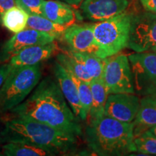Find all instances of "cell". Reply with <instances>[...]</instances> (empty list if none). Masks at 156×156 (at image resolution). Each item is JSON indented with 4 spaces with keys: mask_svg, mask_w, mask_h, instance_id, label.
Here are the masks:
<instances>
[{
    "mask_svg": "<svg viewBox=\"0 0 156 156\" xmlns=\"http://www.w3.org/2000/svg\"><path fill=\"white\" fill-rule=\"evenodd\" d=\"M128 58L134 90L144 96L156 95V51L135 52Z\"/></svg>",
    "mask_w": 156,
    "mask_h": 156,
    "instance_id": "52a82bcc",
    "label": "cell"
},
{
    "mask_svg": "<svg viewBox=\"0 0 156 156\" xmlns=\"http://www.w3.org/2000/svg\"><path fill=\"white\" fill-rule=\"evenodd\" d=\"M27 28L46 33L56 39L63 36L64 30L67 27L52 22L41 15H29Z\"/></svg>",
    "mask_w": 156,
    "mask_h": 156,
    "instance_id": "ffe728a7",
    "label": "cell"
},
{
    "mask_svg": "<svg viewBox=\"0 0 156 156\" xmlns=\"http://www.w3.org/2000/svg\"><path fill=\"white\" fill-rule=\"evenodd\" d=\"M155 96H156V95H155Z\"/></svg>",
    "mask_w": 156,
    "mask_h": 156,
    "instance_id": "1f68e13d",
    "label": "cell"
},
{
    "mask_svg": "<svg viewBox=\"0 0 156 156\" xmlns=\"http://www.w3.org/2000/svg\"><path fill=\"white\" fill-rule=\"evenodd\" d=\"M41 77L40 64L12 67L0 88V115L11 112L32 93Z\"/></svg>",
    "mask_w": 156,
    "mask_h": 156,
    "instance_id": "277c9868",
    "label": "cell"
},
{
    "mask_svg": "<svg viewBox=\"0 0 156 156\" xmlns=\"http://www.w3.org/2000/svg\"><path fill=\"white\" fill-rule=\"evenodd\" d=\"M132 124L134 137L156 125V96L147 95L140 100V106Z\"/></svg>",
    "mask_w": 156,
    "mask_h": 156,
    "instance_id": "9a60e30c",
    "label": "cell"
},
{
    "mask_svg": "<svg viewBox=\"0 0 156 156\" xmlns=\"http://www.w3.org/2000/svg\"><path fill=\"white\" fill-rule=\"evenodd\" d=\"M101 79L108 95L135 91L129 58L124 54H117L104 58Z\"/></svg>",
    "mask_w": 156,
    "mask_h": 156,
    "instance_id": "8992f818",
    "label": "cell"
},
{
    "mask_svg": "<svg viewBox=\"0 0 156 156\" xmlns=\"http://www.w3.org/2000/svg\"><path fill=\"white\" fill-rule=\"evenodd\" d=\"M134 145L136 152L146 155H156V137L144 132L134 137Z\"/></svg>",
    "mask_w": 156,
    "mask_h": 156,
    "instance_id": "cb8c5ba5",
    "label": "cell"
},
{
    "mask_svg": "<svg viewBox=\"0 0 156 156\" xmlns=\"http://www.w3.org/2000/svg\"><path fill=\"white\" fill-rule=\"evenodd\" d=\"M29 14L15 5L2 15L0 23L11 32L17 34L26 28Z\"/></svg>",
    "mask_w": 156,
    "mask_h": 156,
    "instance_id": "d6986e66",
    "label": "cell"
},
{
    "mask_svg": "<svg viewBox=\"0 0 156 156\" xmlns=\"http://www.w3.org/2000/svg\"><path fill=\"white\" fill-rule=\"evenodd\" d=\"M55 38L51 35L32 28H25L4 43L0 47V63L9 61L15 54L23 48L37 44L54 42Z\"/></svg>",
    "mask_w": 156,
    "mask_h": 156,
    "instance_id": "9c48e42d",
    "label": "cell"
},
{
    "mask_svg": "<svg viewBox=\"0 0 156 156\" xmlns=\"http://www.w3.org/2000/svg\"><path fill=\"white\" fill-rule=\"evenodd\" d=\"M127 48L134 51H156V14L147 12L132 17Z\"/></svg>",
    "mask_w": 156,
    "mask_h": 156,
    "instance_id": "ba28073f",
    "label": "cell"
},
{
    "mask_svg": "<svg viewBox=\"0 0 156 156\" xmlns=\"http://www.w3.org/2000/svg\"><path fill=\"white\" fill-rule=\"evenodd\" d=\"M59 1L67 3L68 5L73 6V7H77L80 5L83 0H59Z\"/></svg>",
    "mask_w": 156,
    "mask_h": 156,
    "instance_id": "f1b7e54d",
    "label": "cell"
},
{
    "mask_svg": "<svg viewBox=\"0 0 156 156\" xmlns=\"http://www.w3.org/2000/svg\"><path fill=\"white\" fill-rule=\"evenodd\" d=\"M44 1L45 0H15V4L29 15L43 16L42 8Z\"/></svg>",
    "mask_w": 156,
    "mask_h": 156,
    "instance_id": "d4e9b609",
    "label": "cell"
},
{
    "mask_svg": "<svg viewBox=\"0 0 156 156\" xmlns=\"http://www.w3.org/2000/svg\"><path fill=\"white\" fill-rule=\"evenodd\" d=\"M132 122H123L103 115L90 120L86 129L89 147L99 155H122L136 152Z\"/></svg>",
    "mask_w": 156,
    "mask_h": 156,
    "instance_id": "3957f363",
    "label": "cell"
},
{
    "mask_svg": "<svg viewBox=\"0 0 156 156\" xmlns=\"http://www.w3.org/2000/svg\"><path fill=\"white\" fill-rule=\"evenodd\" d=\"M92 93V105L89 115L90 120L100 118L104 115V108L108 93L102 79L92 80L90 83Z\"/></svg>",
    "mask_w": 156,
    "mask_h": 156,
    "instance_id": "ac0fdd59",
    "label": "cell"
},
{
    "mask_svg": "<svg viewBox=\"0 0 156 156\" xmlns=\"http://www.w3.org/2000/svg\"><path fill=\"white\" fill-rule=\"evenodd\" d=\"M15 5V0H0V20L4 13Z\"/></svg>",
    "mask_w": 156,
    "mask_h": 156,
    "instance_id": "4316f807",
    "label": "cell"
},
{
    "mask_svg": "<svg viewBox=\"0 0 156 156\" xmlns=\"http://www.w3.org/2000/svg\"><path fill=\"white\" fill-rule=\"evenodd\" d=\"M4 144L2 137L1 136V132H0V153H2V145ZM1 155V154H0Z\"/></svg>",
    "mask_w": 156,
    "mask_h": 156,
    "instance_id": "4dcf8cb0",
    "label": "cell"
},
{
    "mask_svg": "<svg viewBox=\"0 0 156 156\" xmlns=\"http://www.w3.org/2000/svg\"><path fill=\"white\" fill-rule=\"evenodd\" d=\"M132 16L125 12L108 20L92 24L98 46L95 54L105 58L127 47Z\"/></svg>",
    "mask_w": 156,
    "mask_h": 156,
    "instance_id": "5b68a950",
    "label": "cell"
},
{
    "mask_svg": "<svg viewBox=\"0 0 156 156\" xmlns=\"http://www.w3.org/2000/svg\"><path fill=\"white\" fill-rule=\"evenodd\" d=\"M62 38L72 51L95 54L98 46L93 34L92 24L69 25L64 30Z\"/></svg>",
    "mask_w": 156,
    "mask_h": 156,
    "instance_id": "7c38bea8",
    "label": "cell"
},
{
    "mask_svg": "<svg viewBox=\"0 0 156 156\" xmlns=\"http://www.w3.org/2000/svg\"><path fill=\"white\" fill-rule=\"evenodd\" d=\"M56 48L54 42L34 45L20 51L10 58L9 62L14 67L35 65L49 58Z\"/></svg>",
    "mask_w": 156,
    "mask_h": 156,
    "instance_id": "5bb4252c",
    "label": "cell"
},
{
    "mask_svg": "<svg viewBox=\"0 0 156 156\" xmlns=\"http://www.w3.org/2000/svg\"><path fill=\"white\" fill-rule=\"evenodd\" d=\"M140 106L139 97L134 93L109 94L105 104L104 115L123 122H132Z\"/></svg>",
    "mask_w": 156,
    "mask_h": 156,
    "instance_id": "30bf717a",
    "label": "cell"
},
{
    "mask_svg": "<svg viewBox=\"0 0 156 156\" xmlns=\"http://www.w3.org/2000/svg\"><path fill=\"white\" fill-rule=\"evenodd\" d=\"M43 16L57 24L69 27L75 22V12L71 5L59 0H46L43 5Z\"/></svg>",
    "mask_w": 156,
    "mask_h": 156,
    "instance_id": "2e32d148",
    "label": "cell"
},
{
    "mask_svg": "<svg viewBox=\"0 0 156 156\" xmlns=\"http://www.w3.org/2000/svg\"><path fill=\"white\" fill-rule=\"evenodd\" d=\"M56 59L57 62L61 64L69 73L87 83H90L92 80L83 64L70 51L58 54L56 56Z\"/></svg>",
    "mask_w": 156,
    "mask_h": 156,
    "instance_id": "44dd1931",
    "label": "cell"
},
{
    "mask_svg": "<svg viewBox=\"0 0 156 156\" xmlns=\"http://www.w3.org/2000/svg\"><path fill=\"white\" fill-rule=\"evenodd\" d=\"M128 5V0H83L80 9L85 18L100 22L124 12Z\"/></svg>",
    "mask_w": 156,
    "mask_h": 156,
    "instance_id": "8fae6325",
    "label": "cell"
},
{
    "mask_svg": "<svg viewBox=\"0 0 156 156\" xmlns=\"http://www.w3.org/2000/svg\"><path fill=\"white\" fill-rule=\"evenodd\" d=\"M66 101L58 83L47 77L11 112L14 116L30 119L75 136L80 135L81 126Z\"/></svg>",
    "mask_w": 156,
    "mask_h": 156,
    "instance_id": "6da1fadb",
    "label": "cell"
},
{
    "mask_svg": "<svg viewBox=\"0 0 156 156\" xmlns=\"http://www.w3.org/2000/svg\"><path fill=\"white\" fill-rule=\"evenodd\" d=\"M6 156H53L56 153L46 147L23 142H6L2 147Z\"/></svg>",
    "mask_w": 156,
    "mask_h": 156,
    "instance_id": "e0dca14e",
    "label": "cell"
},
{
    "mask_svg": "<svg viewBox=\"0 0 156 156\" xmlns=\"http://www.w3.org/2000/svg\"><path fill=\"white\" fill-rule=\"evenodd\" d=\"M12 69V66L9 64V62L0 63V88L2 86L4 82L5 81L6 78L7 77Z\"/></svg>",
    "mask_w": 156,
    "mask_h": 156,
    "instance_id": "484cf974",
    "label": "cell"
},
{
    "mask_svg": "<svg viewBox=\"0 0 156 156\" xmlns=\"http://www.w3.org/2000/svg\"><path fill=\"white\" fill-rule=\"evenodd\" d=\"M145 132H146V133L151 134V135L154 136H155V137H156V125L153 126V127L150 128L149 129H148L147 131H146Z\"/></svg>",
    "mask_w": 156,
    "mask_h": 156,
    "instance_id": "f546056e",
    "label": "cell"
},
{
    "mask_svg": "<svg viewBox=\"0 0 156 156\" xmlns=\"http://www.w3.org/2000/svg\"><path fill=\"white\" fill-rule=\"evenodd\" d=\"M1 136L4 143L33 144L48 148L56 155L67 153L73 149L77 136L44 123L18 116L5 121Z\"/></svg>",
    "mask_w": 156,
    "mask_h": 156,
    "instance_id": "7a4b0ae2",
    "label": "cell"
},
{
    "mask_svg": "<svg viewBox=\"0 0 156 156\" xmlns=\"http://www.w3.org/2000/svg\"><path fill=\"white\" fill-rule=\"evenodd\" d=\"M72 54L83 64L91 80L101 78L103 69L104 58L98 57L96 54L86 52H77L70 51Z\"/></svg>",
    "mask_w": 156,
    "mask_h": 156,
    "instance_id": "7402d4cb",
    "label": "cell"
},
{
    "mask_svg": "<svg viewBox=\"0 0 156 156\" xmlns=\"http://www.w3.org/2000/svg\"><path fill=\"white\" fill-rule=\"evenodd\" d=\"M70 75L72 76L77 86L78 95L84 112L87 116H88L92 105V93H91L90 83L82 80L72 74H70Z\"/></svg>",
    "mask_w": 156,
    "mask_h": 156,
    "instance_id": "603a6c76",
    "label": "cell"
},
{
    "mask_svg": "<svg viewBox=\"0 0 156 156\" xmlns=\"http://www.w3.org/2000/svg\"><path fill=\"white\" fill-rule=\"evenodd\" d=\"M145 10L156 14V0H140Z\"/></svg>",
    "mask_w": 156,
    "mask_h": 156,
    "instance_id": "83f0119b",
    "label": "cell"
},
{
    "mask_svg": "<svg viewBox=\"0 0 156 156\" xmlns=\"http://www.w3.org/2000/svg\"><path fill=\"white\" fill-rule=\"evenodd\" d=\"M54 73L62 94L69 103L74 114L81 120L86 119L87 116L81 105L77 86L72 76L57 62L54 66Z\"/></svg>",
    "mask_w": 156,
    "mask_h": 156,
    "instance_id": "4fadbf2b",
    "label": "cell"
}]
</instances>
